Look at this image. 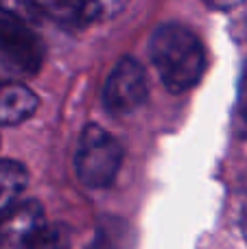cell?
I'll list each match as a JSON object with an SVG mask.
<instances>
[{"instance_id":"obj_8","label":"cell","mask_w":247,"mask_h":249,"mask_svg":"<svg viewBox=\"0 0 247 249\" xmlns=\"http://www.w3.org/2000/svg\"><path fill=\"white\" fill-rule=\"evenodd\" d=\"M26 168L16 160H0V214L18 203V197L26 188Z\"/></svg>"},{"instance_id":"obj_5","label":"cell","mask_w":247,"mask_h":249,"mask_svg":"<svg viewBox=\"0 0 247 249\" xmlns=\"http://www.w3.org/2000/svg\"><path fill=\"white\" fill-rule=\"evenodd\" d=\"M44 228L46 219L37 201L26 199L13 203L0 214V249H31Z\"/></svg>"},{"instance_id":"obj_6","label":"cell","mask_w":247,"mask_h":249,"mask_svg":"<svg viewBox=\"0 0 247 249\" xmlns=\"http://www.w3.org/2000/svg\"><path fill=\"white\" fill-rule=\"evenodd\" d=\"M37 109V96L20 81L0 86V124H20Z\"/></svg>"},{"instance_id":"obj_12","label":"cell","mask_w":247,"mask_h":249,"mask_svg":"<svg viewBox=\"0 0 247 249\" xmlns=\"http://www.w3.org/2000/svg\"><path fill=\"white\" fill-rule=\"evenodd\" d=\"M92 2H94L96 18H112L121 9H125L127 0H92Z\"/></svg>"},{"instance_id":"obj_10","label":"cell","mask_w":247,"mask_h":249,"mask_svg":"<svg viewBox=\"0 0 247 249\" xmlns=\"http://www.w3.org/2000/svg\"><path fill=\"white\" fill-rule=\"evenodd\" d=\"M0 13L24 20L29 24H35L44 18L42 11H39L37 0H0Z\"/></svg>"},{"instance_id":"obj_9","label":"cell","mask_w":247,"mask_h":249,"mask_svg":"<svg viewBox=\"0 0 247 249\" xmlns=\"http://www.w3.org/2000/svg\"><path fill=\"white\" fill-rule=\"evenodd\" d=\"M72 247V238H70V230L66 225H46L35 238L31 249H70Z\"/></svg>"},{"instance_id":"obj_14","label":"cell","mask_w":247,"mask_h":249,"mask_svg":"<svg viewBox=\"0 0 247 249\" xmlns=\"http://www.w3.org/2000/svg\"><path fill=\"white\" fill-rule=\"evenodd\" d=\"M9 81H11V79H9V74L4 72V68L0 66V86H2V83H9Z\"/></svg>"},{"instance_id":"obj_2","label":"cell","mask_w":247,"mask_h":249,"mask_svg":"<svg viewBox=\"0 0 247 249\" xmlns=\"http://www.w3.org/2000/svg\"><path fill=\"white\" fill-rule=\"evenodd\" d=\"M123 162L118 140L99 124H88L79 138L74 168L88 188H105L114 181Z\"/></svg>"},{"instance_id":"obj_4","label":"cell","mask_w":247,"mask_h":249,"mask_svg":"<svg viewBox=\"0 0 247 249\" xmlns=\"http://www.w3.org/2000/svg\"><path fill=\"white\" fill-rule=\"evenodd\" d=\"M149 83L144 68L134 57H123L109 72L103 88L105 107L112 114H131L147 101Z\"/></svg>"},{"instance_id":"obj_7","label":"cell","mask_w":247,"mask_h":249,"mask_svg":"<svg viewBox=\"0 0 247 249\" xmlns=\"http://www.w3.org/2000/svg\"><path fill=\"white\" fill-rule=\"evenodd\" d=\"M42 16L53 18L64 26H83L90 20H96L92 0H37Z\"/></svg>"},{"instance_id":"obj_3","label":"cell","mask_w":247,"mask_h":249,"mask_svg":"<svg viewBox=\"0 0 247 249\" xmlns=\"http://www.w3.org/2000/svg\"><path fill=\"white\" fill-rule=\"evenodd\" d=\"M44 61V44L24 20L0 13V66L11 81L31 77Z\"/></svg>"},{"instance_id":"obj_11","label":"cell","mask_w":247,"mask_h":249,"mask_svg":"<svg viewBox=\"0 0 247 249\" xmlns=\"http://www.w3.org/2000/svg\"><path fill=\"white\" fill-rule=\"evenodd\" d=\"M234 124H236V131H239V136L247 140V66L243 68V74H241V81H239Z\"/></svg>"},{"instance_id":"obj_1","label":"cell","mask_w":247,"mask_h":249,"mask_svg":"<svg viewBox=\"0 0 247 249\" xmlns=\"http://www.w3.org/2000/svg\"><path fill=\"white\" fill-rule=\"evenodd\" d=\"M149 55L169 92H186L206 72V48L201 39L184 24L166 22L153 33Z\"/></svg>"},{"instance_id":"obj_15","label":"cell","mask_w":247,"mask_h":249,"mask_svg":"<svg viewBox=\"0 0 247 249\" xmlns=\"http://www.w3.org/2000/svg\"><path fill=\"white\" fill-rule=\"evenodd\" d=\"M241 225H243V234H245V238H247V208H245V212H243V219H241Z\"/></svg>"},{"instance_id":"obj_13","label":"cell","mask_w":247,"mask_h":249,"mask_svg":"<svg viewBox=\"0 0 247 249\" xmlns=\"http://www.w3.org/2000/svg\"><path fill=\"white\" fill-rule=\"evenodd\" d=\"M208 7H212V9H217V11H228V9H234V7H239L243 0H204Z\"/></svg>"}]
</instances>
